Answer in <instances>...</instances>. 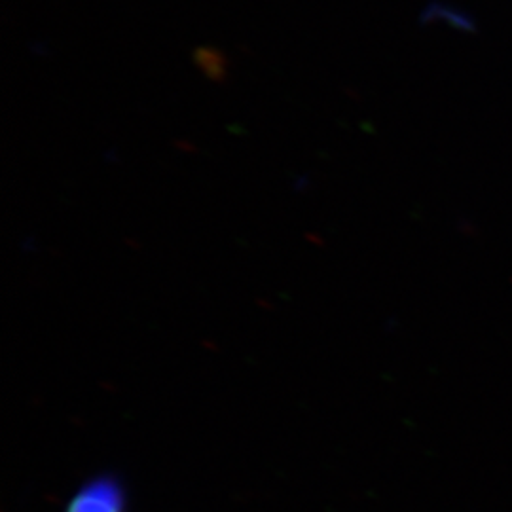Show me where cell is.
Segmentation results:
<instances>
[{"label":"cell","instance_id":"1","mask_svg":"<svg viewBox=\"0 0 512 512\" xmlns=\"http://www.w3.org/2000/svg\"><path fill=\"white\" fill-rule=\"evenodd\" d=\"M67 512H124L122 488L112 478H97L74 495Z\"/></svg>","mask_w":512,"mask_h":512}]
</instances>
